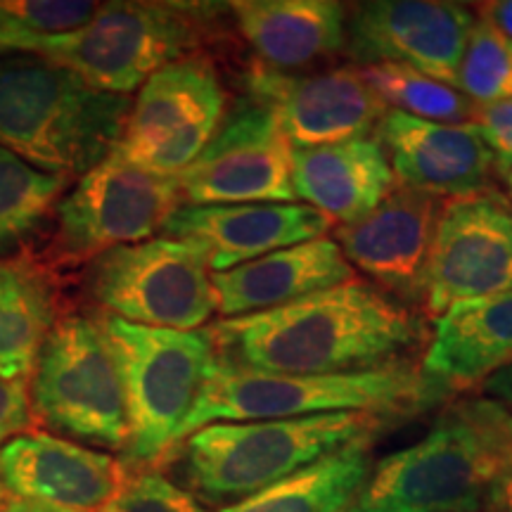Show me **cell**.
Instances as JSON below:
<instances>
[{"label":"cell","mask_w":512,"mask_h":512,"mask_svg":"<svg viewBox=\"0 0 512 512\" xmlns=\"http://www.w3.org/2000/svg\"><path fill=\"white\" fill-rule=\"evenodd\" d=\"M216 356L261 373L335 375L401 361L422 342L408 306L366 280H349L280 309L211 325Z\"/></svg>","instance_id":"obj_1"},{"label":"cell","mask_w":512,"mask_h":512,"mask_svg":"<svg viewBox=\"0 0 512 512\" xmlns=\"http://www.w3.org/2000/svg\"><path fill=\"white\" fill-rule=\"evenodd\" d=\"M131 105L41 55L0 57V147L48 174L81 178L110 157Z\"/></svg>","instance_id":"obj_2"},{"label":"cell","mask_w":512,"mask_h":512,"mask_svg":"<svg viewBox=\"0 0 512 512\" xmlns=\"http://www.w3.org/2000/svg\"><path fill=\"white\" fill-rule=\"evenodd\" d=\"M432 406L434 401L420 368L403 358L354 373L290 375L261 373L216 356L178 432V444L214 422L290 420L323 413H375L401 418Z\"/></svg>","instance_id":"obj_3"},{"label":"cell","mask_w":512,"mask_h":512,"mask_svg":"<svg viewBox=\"0 0 512 512\" xmlns=\"http://www.w3.org/2000/svg\"><path fill=\"white\" fill-rule=\"evenodd\" d=\"M392 420L375 413H323L290 420L214 422L178 446L185 479L197 496L238 503L351 441L377 437Z\"/></svg>","instance_id":"obj_4"},{"label":"cell","mask_w":512,"mask_h":512,"mask_svg":"<svg viewBox=\"0 0 512 512\" xmlns=\"http://www.w3.org/2000/svg\"><path fill=\"white\" fill-rule=\"evenodd\" d=\"M100 330L117 363L126 399V467L162 460L178 444L216 349L209 330H162L105 316Z\"/></svg>","instance_id":"obj_5"},{"label":"cell","mask_w":512,"mask_h":512,"mask_svg":"<svg viewBox=\"0 0 512 512\" xmlns=\"http://www.w3.org/2000/svg\"><path fill=\"white\" fill-rule=\"evenodd\" d=\"M204 8L188 3H107L74 34L41 36L36 55L81 76L102 93L128 95L178 60L202 38Z\"/></svg>","instance_id":"obj_6"},{"label":"cell","mask_w":512,"mask_h":512,"mask_svg":"<svg viewBox=\"0 0 512 512\" xmlns=\"http://www.w3.org/2000/svg\"><path fill=\"white\" fill-rule=\"evenodd\" d=\"M503 477L482 434L448 408L418 444L377 460L347 512H482Z\"/></svg>","instance_id":"obj_7"},{"label":"cell","mask_w":512,"mask_h":512,"mask_svg":"<svg viewBox=\"0 0 512 512\" xmlns=\"http://www.w3.org/2000/svg\"><path fill=\"white\" fill-rule=\"evenodd\" d=\"M34 420L69 439L126 451L128 418L117 363L100 323L57 320L29 377Z\"/></svg>","instance_id":"obj_8"},{"label":"cell","mask_w":512,"mask_h":512,"mask_svg":"<svg viewBox=\"0 0 512 512\" xmlns=\"http://www.w3.org/2000/svg\"><path fill=\"white\" fill-rule=\"evenodd\" d=\"M211 268L195 247L171 238L110 249L88 268V294L110 316L162 330H202L216 311Z\"/></svg>","instance_id":"obj_9"},{"label":"cell","mask_w":512,"mask_h":512,"mask_svg":"<svg viewBox=\"0 0 512 512\" xmlns=\"http://www.w3.org/2000/svg\"><path fill=\"white\" fill-rule=\"evenodd\" d=\"M226 117V91L207 57L192 55L143 83L117 152L126 162L174 178L200 157Z\"/></svg>","instance_id":"obj_10"},{"label":"cell","mask_w":512,"mask_h":512,"mask_svg":"<svg viewBox=\"0 0 512 512\" xmlns=\"http://www.w3.org/2000/svg\"><path fill=\"white\" fill-rule=\"evenodd\" d=\"M178 207L176 176L150 174L114 150L57 202V242L64 254L95 259L152 240Z\"/></svg>","instance_id":"obj_11"},{"label":"cell","mask_w":512,"mask_h":512,"mask_svg":"<svg viewBox=\"0 0 512 512\" xmlns=\"http://www.w3.org/2000/svg\"><path fill=\"white\" fill-rule=\"evenodd\" d=\"M176 183L181 207L297 200L290 140L273 112L252 98L226 112L219 131Z\"/></svg>","instance_id":"obj_12"},{"label":"cell","mask_w":512,"mask_h":512,"mask_svg":"<svg viewBox=\"0 0 512 512\" xmlns=\"http://www.w3.org/2000/svg\"><path fill=\"white\" fill-rule=\"evenodd\" d=\"M512 292V204L501 192L453 197L444 202L422 306L439 318L453 304Z\"/></svg>","instance_id":"obj_13"},{"label":"cell","mask_w":512,"mask_h":512,"mask_svg":"<svg viewBox=\"0 0 512 512\" xmlns=\"http://www.w3.org/2000/svg\"><path fill=\"white\" fill-rule=\"evenodd\" d=\"M477 15L434 0H375L356 5L347 24L349 55L366 64H399L458 86L467 36Z\"/></svg>","instance_id":"obj_14"},{"label":"cell","mask_w":512,"mask_h":512,"mask_svg":"<svg viewBox=\"0 0 512 512\" xmlns=\"http://www.w3.org/2000/svg\"><path fill=\"white\" fill-rule=\"evenodd\" d=\"M247 91L273 112L292 150L370 138L389 110L358 67L283 74L259 64L247 76Z\"/></svg>","instance_id":"obj_15"},{"label":"cell","mask_w":512,"mask_h":512,"mask_svg":"<svg viewBox=\"0 0 512 512\" xmlns=\"http://www.w3.org/2000/svg\"><path fill=\"white\" fill-rule=\"evenodd\" d=\"M444 202L430 192L399 185L358 221L342 223L335 242L351 268H361L394 299L422 302L427 261Z\"/></svg>","instance_id":"obj_16"},{"label":"cell","mask_w":512,"mask_h":512,"mask_svg":"<svg viewBox=\"0 0 512 512\" xmlns=\"http://www.w3.org/2000/svg\"><path fill=\"white\" fill-rule=\"evenodd\" d=\"M330 230L328 216L304 202L183 204L166 219L162 238L195 247L211 273H223L278 249L325 238Z\"/></svg>","instance_id":"obj_17"},{"label":"cell","mask_w":512,"mask_h":512,"mask_svg":"<svg viewBox=\"0 0 512 512\" xmlns=\"http://www.w3.org/2000/svg\"><path fill=\"white\" fill-rule=\"evenodd\" d=\"M399 185L430 192L441 200L494 190L498 171L475 124H439L387 110L375 128Z\"/></svg>","instance_id":"obj_18"},{"label":"cell","mask_w":512,"mask_h":512,"mask_svg":"<svg viewBox=\"0 0 512 512\" xmlns=\"http://www.w3.org/2000/svg\"><path fill=\"white\" fill-rule=\"evenodd\" d=\"M126 475L124 460L48 432L19 434L0 451V482L8 494L72 510L100 512Z\"/></svg>","instance_id":"obj_19"},{"label":"cell","mask_w":512,"mask_h":512,"mask_svg":"<svg viewBox=\"0 0 512 512\" xmlns=\"http://www.w3.org/2000/svg\"><path fill=\"white\" fill-rule=\"evenodd\" d=\"M512 366V292L453 304L434 323L420 361L434 406L477 389L496 370Z\"/></svg>","instance_id":"obj_20"},{"label":"cell","mask_w":512,"mask_h":512,"mask_svg":"<svg viewBox=\"0 0 512 512\" xmlns=\"http://www.w3.org/2000/svg\"><path fill=\"white\" fill-rule=\"evenodd\" d=\"M354 280V268L335 240L318 238L214 273L216 309L223 318L280 309Z\"/></svg>","instance_id":"obj_21"},{"label":"cell","mask_w":512,"mask_h":512,"mask_svg":"<svg viewBox=\"0 0 512 512\" xmlns=\"http://www.w3.org/2000/svg\"><path fill=\"white\" fill-rule=\"evenodd\" d=\"M392 164L373 138L292 150V188L335 223H351L387 200L396 185Z\"/></svg>","instance_id":"obj_22"},{"label":"cell","mask_w":512,"mask_h":512,"mask_svg":"<svg viewBox=\"0 0 512 512\" xmlns=\"http://www.w3.org/2000/svg\"><path fill=\"white\" fill-rule=\"evenodd\" d=\"M242 38L273 72H297L347 46V10L335 0H242L230 3Z\"/></svg>","instance_id":"obj_23"},{"label":"cell","mask_w":512,"mask_h":512,"mask_svg":"<svg viewBox=\"0 0 512 512\" xmlns=\"http://www.w3.org/2000/svg\"><path fill=\"white\" fill-rule=\"evenodd\" d=\"M373 441L375 437L351 441L219 512H347L373 470Z\"/></svg>","instance_id":"obj_24"},{"label":"cell","mask_w":512,"mask_h":512,"mask_svg":"<svg viewBox=\"0 0 512 512\" xmlns=\"http://www.w3.org/2000/svg\"><path fill=\"white\" fill-rule=\"evenodd\" d=\"M57 325L53 290L41 273L0 256V377L27 380Z\"/></svg>","instance_id":"obj_25"},{"label":"cell","mask_w":512,"mask_h":512,"mask_svg":"<svg viewBox=\"0 0 512 512\" xmlns=\"http://www.w3.org/2000/svg\"><path fill=\"white\" fill-rule=\"evenodd\" d=\"M69 181L0 147V256L22 247L55 214Z\"/></svg>","instance_id":"obj_26"},{"label":"cell","mask_w":512,"mask_h":512,"mask_svg":"<svg viewBox=\"0 0 512 512\" xmlns=\"http://www.w3.org/2000/svg\"><path fill=\"white\" fill-rule=\"evenodd\" d=\"M358 69L377 98L396 112L439 124H472L475 119V102L430 76L399 64H366Z\"/></svg>","instance_id":"obj_27"},{"label":"cell","mask_w":512,"mask_h":512,"mask_svg":"<svg viewBox=\"0 0 512 512\" xmlns=\"http://www.w3.org/2000/svg\"><path fill=\"white\" fill-rule=\"evenodd\" d=\"M456 88L477 107L512 100V41L482 15L467 36Z\"/></svg>","instance_id":"obj_28"},{"label":"cell","mask_w":512,"mask_h":512,"mask_svg":"<svg viewBox=\"0 0 512 512\" xmlns=\"http://www.w3.org/2000/svg\"><path fill=\"white\" fill-rule=\"evenodd\" d=\"M100 512H209L190 491L169 482L157 470L140 467L126 475L117 496Z\"/></svg>","instance_id":"obj_29"},{"label":"cell","mask_w":512,"mask_h":512,"mask_svg":"<svg viewBox=\"0 0 512 512\" xmlns=\"http://www.w3.org/2000/svg\"><path fill=\"white\" fill-rule=\"evenodd\" d=\"M3 8L38 36L74 34L93 22L98 3H55V0H10Z\"/></svg>","instance_id":"obj_30"},{"label":"cell","mask_w":512,"mask_h":512,"mask_svg":"<svg viewBox=\"0 0 512 512\" xmlns=\"http://www.w3.org/2000/svg\"><path fill=\"white\" fill-rule=\"evenodd\" d=\"M482 434L491 451L512 475V411L489 399H465L451 406Z\"/></svg>","instance_id":"obj_31"},{"label":"cell","mask_w":512,"mask_h":512,"mask_svg":"<svg viewBox=\"0 0 512 512\" xmlns=\"http://www.w3.org/2000/svg\"><path fill=\"white\" fill-rule=\"evenodd\" d=\"M472 124L494 152L498 171L508 176L512 171V100L477 107Z\"/></svg>","instance_id":"obj_32"},{"label":"cell","mask_w":512,"mask_h":512,"mask_svg":"<svg viewBox=\"0 0 512 512\" xmlns=\"http://www.w3.org/2000/svg\"><path fill=\"white\" fill-rule=\"evenodd\" d=\"M34 422L27 380L0 377V451L19 434H27Z\"/></svg>","instance_id":"obj_33"},{"label":"cell","mask_w":512,"mask_h":512,"mask_svg":"<svg viewBox=\"0 0 512 512\" xmlns=\"http://www.w3.org/2000/svg\"><path fill=\"white\" fill-rule=\"evenodd\" d=\"M41 46V36L34 34L27 24L3 8L0 3V57H10L17 53H34Z\"/></svg>","instance_id":"obj_34"},{"label":"cell","mask_w":512,"mask_h":512,"mask_svg":"<svg viewBox=\"0 0 512 512\" xmlns=\"http://www.w3.org/2000/svg\"><path fill=\"white\" fill-rule=\"evenodd\" d=\"M477 392L482 394V399H489L512 411V366L496 370L486 380L479 384Z\"/></svg>","instance_id":"obj_35"},{"label":"cell","mask_w":512,"mask_h":512,"mask_svg":"<svg viewBox=\"0 0 512 512\" xmlns=\"http://www.w3.org/2000/svg\"><path fill=\"white\" fill-rule=\"evenodd\" d=\"M477 15L489 19L491 24H496L505 36L512 41V0H501V3H482L477 8Z\"/></svg>","instance_id":"obj_36"},{"label":"cell","mask_w":512,"mask_h":512,"mask_svg":"<svg viewBox=\"0 0 512 512\" xmlns=\"http://www.w3.org/2000/svg\"><path fill=\"white\" fill-rule=\"evenodd\" d=\"M3 512H86V510L62 508V505L43 503V501H34V498H22V496L8 494V498H5Z\"/></svg>","instance_id":"obj_37"},{"label":"cell","mask_w":512,"mask_h":512,"mask_svg":"<svg viewBox=\"0 0 512 512\" xmlns=\"http://www.w3.org/2000/svg\"><path fill=\"white\" fill-rule=\"evenodd\" d=\"M482 512H512V475L503 477L501 482L491 489Z\"/></svg>","instance_id":"obj_38"},{"label":"cell","mask_w":512,"mask_h":512,"mask_svg":"<svg viewBox=\"0 0 512 512\" xmlns=\"http://www.w3.org/2000/svg\"><path fill=\"white\" fill-rule=\"evenodd\" d=\"M5 498H8V489H5L3 482H0V512L5 508Z\"/></svg>","instance_id":"obj_39"},{"label":"cell","mask_w":512,"mask_h":512,"mask_svg":"<svg viewBox=\"0 0 512 512\" xmlns=\"http://www.w3.org/2000/svg\"><path fill=\"white\" fill-rule=\"evenodd\" d=\"M508 188H510V192H512V171L508 174Z\"/></svg>","instance_id":"obj_40"}]
</instances>
